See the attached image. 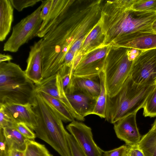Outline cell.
<instances>
[{"label":"cell","instance_id":"obj_23","mask_svg":"<svg viewBox=\"0 0 156 156\" xmlns=\"http://www.w3.org/2000/svg\"><path fill=\"white\" fill-rule=\"evenodd\" d=\"M101 86L100 94L92 114L105 118L107 93L105 83V75L103 70L99 75Z\"/></svg>","mask_w":156,"mask_h":156},{"label":"cell","instance_id":"obj_13","mask_svg":"<svg viewBox=\"0 0 156 156\" xmlns=\"http://www.w3.org/2000/svg\"><path fill=\"white\" fill-rule=\"evenodd\" d=\"M136 115V114L129 115L113 124L117 137L128 146L136 145L141 138L137 126Z\"/></svg>","mask_w":156,"mask_h":156},{"label":"cell","instance_id":"obj_15","mask_svg":"<svg viewBox=\"0 0 156 156\" xmlns=\"http://www.w3.org/2000/svg\"><path fill=\"white\" fill-rule=\"evenodd\" d=\"M124 47L143 51L156 48V32L137 31L125 37L119 48Z\"/></svg>","mask_w":156,"mask_h":156},{"label":"cell","instance_id":"obj_7","mask_svg":"<svg viewBox=\"0 0 156 156\" xmlns=\"http://www.w3.org/2000/svg\"><path fill=\"white\" fill-rule=\"evenodd\" d=\"M48 0H42L35 10L13 27L11 35L4 43L3 51L16 52L22 45L35 37L43 21L41 16L42 9Z\"/></svg>","mask_w":156,"mask_h":156},{"label":"cell","instance_id":"obj_1","mask_svg":"<svg viewBox=\"0 0 156 156\" xmlns=\"http://www.w3.org/2000/svg\"><path fill=\"white\" fill-rule=\"evenodd\" d=\"M136 0L102 2L101 20L105 37L104 46L118 48L122 39L132 33L154 31L152 26L156 20V13L131 9Z\"/></svg>","mask_w":156,"mask_h":156},{"label":"cell","instance_id":"obj_39","mask_svg":"<svg viewBox=\"0 0 156 156\" xmlns=\"http://www.w3.org/2000/svg\"><path fill=\"white\" fill-rule=\"evenodd\" d=\"M150 129L156 132V119L155 120L153 123L152 124L151 128Z\"/></svg>","mask_w":156,"mask_h":156},{"label":"cell","instance_id":"obj_40","mask_svg":"<svg viewBox=\"0 0 156 156\" xmlns=\"http://www.w3.org/2000/svg\"><path fill=\"white\" fill-rule=\"evenodd\" d=\"M152 29L154 32H156V20L154 21L152 25Z\"/></svg>","mask_w":156,"mask_h":156},{"label":"cell","instance_id":"obj_22","mask_svg":"<svg viewBox=\"0 0 156 156\" xmlns=\"http://www.w3.org/2000/svg\"><path fill=\"white\" fill-rule=\"evenodd\" d=\"M37 92L49 104L63 122H71L74 120L70 112L61 101L44 92Z\"/></svg>","mask_w":156,"mask_h":156},{"label":"cell","instance_id":"obj_30","mask_svg":"<svg viewBox=\"0 0 156 156\" xmlns=\"http://www.w3.org/2000/svg\"><path fill=\"white\" fill-rule=\"evenodd\" d=\"M13 127L26 138L34 141L36 137L35 133L26 124L22 122L16 123L15 124Z\"/></svg>","mask_w":156,"mask_h":156},{"label":"cell","instance_id":"obj_20","mask_svg":"<svg viewBox=\"0 0 156 156\" xmlns=\"http://www.w3.org/2000/svg\"><path fill=\"white\" fill-rule=\"evenodd\" d=\"M13 20V7L10 0H0V41L5 40Z\"/></svg>","mask_w":156,"mask_h":156},{"label":"cell","instance_id":"obj_27","mask_svg":"<svg viewBox=\"0 0 156 156\" xmlns=\"http://www.w3.org/2000/svg\"><path fill=\"white\" fill-rule=\"evenodd\" d=\"M143 115L145 117L156 116V85L148 97L143 107Z\"/></svg>","mask_w":156,"mask_h":156},{"label":"cell","instance_id":"obj_36","mask_svg":"<svg viewBox=\"0 0 156 156\" xmlns=\"http://www.w3.org/2000/svg\"><path fill=\"white\" fill-rule=\"evenodd\" d=\"M52 2V0H48L42 9L41 16L43 20L46 19L50 10Z\"/></svg>","mask_w":156,"mask_h":156},{"label":"cell","instance_id":"obj_24","mask_svg":"<svg viewBox=\"0 0 156 156\" xmlns=\"http://www.w3.org/2000/svg\"><path fill=\"white\" fill-rule=\"evenodd\" d=\"M137 145L145 156H156V132L150 129L141 137Z\"/></svg>","mask_w":156,"mask_h":156},{"label":"cell","instance_id":"obj_10","mask_svg":"<svg viewBox=\"0 0 156 156\" xmlns=\"http://www.w3.org/2000/svg\"><path fill=\"white\" fill-rule=\"evenodd\" d=\"M66 128L87 156H102L104 151L95 142L90 127L74 120Z\"/></svg>","mask_w":156,"mask_h":156},{"label":"cell","instance_id":"obj_12","mask_svg":"<svg viewBox=\"0 0 156 156\" xmlns=\"http://www.w3.org/2000/svg\"><path fill=\"white\" fill-rule=\"evenodd\" d=\"M74 1L52 0L50 10L35 37L43 38L50 30L62 21L67 15Z\"/></svg>","mask_w":156,"mask_h":156},{"label":"cell","instance_id":"obj_8","mask_svg":"<svg viewBox=\"0 0 156 156\" xmlns=\"http://www.w3.org/2000/svg\"><path fill=\"white\" fill-rule=\"evenodd\" d=\"M129 76L138 84H156V48L140 52L133 60Z\"/></svg>","mask_w":156,"mask_h":156},{"label":"cell","instance_id":"obj_28","mask_svg":"<svg viewBox=\"0 0 156 156\" xmlns=\"http://www.w3.org/2000/svg\"><path fill=\"white\" fill-rule=\"evenodd\" d=\"M130 8L136 11L156 13V0H136Z\"/></svg>","mask_w":156,"mask_h":156},{"label":"cell","instance_id":"obj_4","mask_svg":"<svg viewBox=\"0 0 156 156\" xmlns=\"http://www.w3.org/2000/svg\"><path fill=\"white\" fill-rule=\"evenodd\" d=\"M156 85L135 83L129 76L114 96L107 95L105 120L112 124L143 108Z\"/></svg>","mask_w":156,"mask_h":156},{"label":"cell","instance_id":"obj_34","mask_svg":"<svg viewBox=\"0 0 156 156\" xmlns=\"http://www.w3.org/2000/svg\"><path fill=\"white\" fill-rule=\"evenodd\" d=\"M0 156H3L7 152L9 148L4 135L3 128L0 129Z\"/></svg>","mask_w":156,"mask_h":156},{"label":"cell","instance_id":"obj_18","mask_svg":"<svg viewBox=\"0 0 156 156\" xmlns=\"http://www.w3.org/2000/svg\"><path fill=\"white\" fill-rule=\"evenodd\" d=\"M105 38L100 19L84 40L74 59L78 57L81 58L84 55L94 50L104 47Z\"/></svg>","mask_w":156,"mask_h":156},{"label":"cell","instance_id":"obj_16","mask_svg":"<svg viewBox=\"0 0 156 156\" xmlns=\"http://www.w3.org/2000/svg\"><path fill=\"white\" fill-rule=\"evenodd\" d=\"M42 38L30 47L25 72L27 77L35 84L43 80L42 69L41 44Z\"/></svg>","mask_w":156,"mask_h":156},{"label":"cell","instance_id":"obj_17","mask_svg":"<svg viewBox=\"0 0 156 156\" xmlns=\"http://www.w3.org/2000/svg\"><path fill=\"white\" fill-rule=\"evenodd\" d=\"M66 94L72 107L79 115L85 118L92 114L97 99L78 90Z\"/></svg>","mask_w":156,"mask_h":156},{"label":"cell","instance_id":"obj_9","mask_svg":"<svg viewBox=\"0 0 156 156\" xmlns=\"http://www.w3.org/2000/svg\"><path fill=\"white\" fill-rule=\"evenodd\" d=\"M111 47H102L83 55L73 73L76 76H99L103 70L107 56Z\"/></svg>","mask_w":156,"mask_h":156},{"label":"cell","instance_id":"obj_31","mask_svg":"<svg viewBox=\"0 0 156 156\" xmlns=\"http://www.w3.org/2000/svg\"><path fill=\"white\" fill-rule=\"evenodd\" d=\"M13 7L18 12L29 7H33L42 0H10Z\"/></svg>","mask_w":156,"mask_h":156},{"label":"cell","instance_id":"obj_32","mask_svg":"<svg viewBox=\"0 0 156 156\" xmlns=\"http://www.w3.org/2000/svg\"><path fill=\"white\" fill-rule=\"evenodd\" d=\"M15 123L5 112L2 105L0 104V129L13 127Z\"/></svg>","mask_w":156,"mask_h":156},{"label":"cell","instance_id":"obj_26","mask_svg":"<svg viewBox=\"0 0 156 156\" xmlns=\"http://www.w3.org/2000/svg\"><path fill=\"white\" fill-rule=\"evenodd\" d=\"M73 72L72 67L63 65L57 73L61 77L66 94L72 92L74 90L73 84Z\"/></svg>","mask_w":156,"mask_h":156},{"label":"cell","instance_id":"obj_25","mask_svg":"<svg viewBox=\"0 0 156 156\" xmlns=\"http://www.w3.org/2000/svg\"><path fill=\"white\" fill-rule=\"evenodd\" d=\"M23 156H53L45 146L35 141L29 140Z\"/></svg>","mask_w":156,"mask_h":156},{"label":"cell","instance_id":"obj_21","mask_svg":"<svg viewBox=\"0 0 156 156\" xmlns=\"http://www.w3.org/2000/svg\"><path fill=\"white\" fill-rule=\"evenodd\" d=\"M3 129L9 149L24 151L29 140L24 137L14 127H7Z\"/></svg>","mask_w":156,"mask_h":156},{"label":"cell","instance_id":"obj_19","mask_svg":"<svg viewBox=\"0 0 156 156\" xmlns=\"http://www.w3.org/2000/svg\"><path fill=\"white\" fill-rule=\"evenodd\" d=\"M73 84L74 90L82 92L96 99L101 92L99 76L87 77L76 76L73 75Z\"/></svg>","mask_w":156,"mask_h":156},{"label":"cell","instance_id":"obj_3","mask_svg":"<svg viewBox=\"0 0 156 156\" xmlns=\"http://www.w3.org/2000/svg\"><path fill=\"white\" fill-rule=\"evenodd\" d=\"M31 103L37 118L34 131L36 137L49 144L61 156H71L67 132L62 120L38 92L35 93Z\"/></svg>","mask_w":156,"mask_h":156},{"label":"cell","instance_id":"obj_14","mask_svg":"<svg viewBox=\"0 0 156 156\" xmlns=\"http://www.w3.org/2000/svg\"><path fill=\"white\" fill-rule=\"evenodd\" d=\"M2 104L5 112L15 123H24L34 131L37 121L32 103L24 105L9 103Z\"/></svg>","mask_w":156,"mask_h":156},{"label":"cell","instance_id":"obj_6","mask_svg":"<svg viewBox=\"0 0 156 156\" xmlns=\"http://www.w3.org/2000/svg\"><path fill=\"white\" fill-rule=\"evenodd\" d=\"M130 48H111L108 52L103 71L107 95L115 96L129 76L133 60L129 55Z\"/></svg>","mask_w":156,"mask_h":156},{"label":"cell","instance_id":"obj_35","mask_svg":"<svg viewBox=\"0 0 156 156\" xmlns=\"http://www.w3.org/2000/svg\"><path fill=\"white\" fill-rule=\"evenodd\" d=\"M127 156H145V155L142 151L138 147L136 144L132 146H128Z\"/></svg>","mask_w":156,"mask_h":156},{"label":"cell","instance_id":"obj_11","mask_svg":"<svg viewBox=\"0 0 156 156\" xmlns=\"http://www.w3.org/2000/svg\"><path fill=\"white\" fill-rule=\"evenodd\" d=\"M35 92H44L59 100L67 108L76 120L80 121L85 120L74 110L68 99L64 89L61 77L57 73L43 79L39 83L35 84Z\"/></svg>","mask_w":156,"mask_h":156},{"label":"cell","instance_id":"obj_38","mask_svg":"<svg viewBox=\"0 0 156 156\" xmlns=\"http://www.w3.org/2000/svg\"><path fill=\"white\" fill-rule=\"evenodd\" d=\"M12 59V57L11 55L2 53L0 54V63L5 61H10Z\"/></svg>","mask_w":156,"mask_h":156},{"label":"cell","instance_id":"obj_29","mask_svg":"<svg viewBox=\"0 0 156 156\" xmlns=\"http://www.w3.org/2000/svg\"><path fill=\"white\" fill-rule=\"evenodd\" d=\"M67 138L71 156H87L73 136L68 132Z\"/></svg>","mask_w":156,"mask_h":156},{"label":"cell","instance_id":"obj_5","mask_svg":"<svg viewBox=\"0 0 156 156\" xmlns=\"http://www.w3.org/2000/svg\"><path fill=\"white\" fill-rule=\"evenodd\" d=\"M34 84L19 65L11 61L0 63V104L31 103Z\"/></svg>","mask_w":156,"mask_h":156},{"label":"cell","instance_id":"obj_2","mask_svg":"<svg viewBox=\"0 0 156 156\" xmlns=\"http://www.w3.org/2000/svg\"><path fill=\"white\" fill-rule=\"evenodd\" d=\"M80 37L78 24L70 15L45 35L41 44L43 79L58 73L64 65L66 54Z\"/></svg>","mask_w":156,"mask_h":156},{"label":"cell","instance_id":"obj_33","mask_svg":"<svg viewBox=\"0 0 156 156\" xmlns=\"http://www.w3.org/2000/svg\"><path fill=\"white\" fill-rule=\"evenodd\" d=\"M128 146L122 145L111 150L104 151L102 156H127Z\"/></svg>","mask_w":156,"mask_h":156},{"label":"cell","instance_id":"obj_37","mask_svg":"<svg viewBox=\"0 0 156 156\" xmlns=\"http://www.w3.org/2000/svg\"><path fill=\"white\" fill-rule=\"evenodd\" d=\"M24 151L14 149H9L3 156H23Z\"/></svg>","mask_w":156,"mask_h":156}]
</instances>
